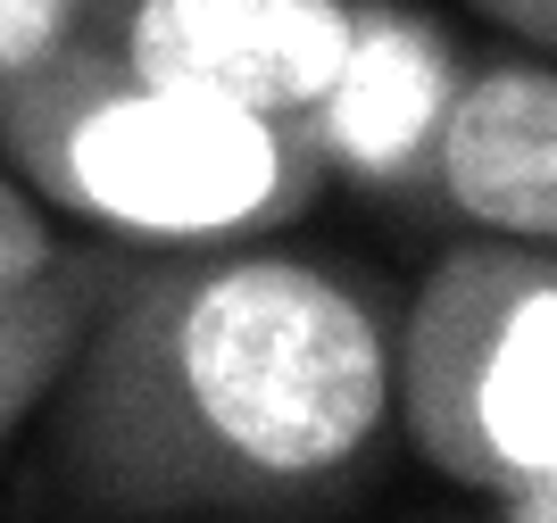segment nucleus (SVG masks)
<instances>
[{
  "mask_svg": "<svg viewBox=\"0 0 557 523\" xmlns=\"http://www.w3.org/2000/svg\"><path fill=\"white\" fill-rule=\"evenodd\" d=\"M399 299L258 241L125 250L59 365L50 490L84 515H317L392 433Z\"/></svg>",
  "mask_w": 557,
  "mask_h": 523,
  "instance_id": "obj_1",
  "label": "nucleus"
},
{
  "mask_svg": "<svg viewBox=\"0 0 557 523\" xmlns=\"http://www.w3.org/2000/svg\"><path fill=\"white\" fill-rule=\"evenodd\" d=\"M0 150L50 208L84 216L116 250L267 241L325 200L300 116L141 84L92 50L0 75Z\"/></svg>",
  "mask_w": 557,
  "mask_h": 523,
  "instance_id": "obj_2",
  "label": "nucleus"
},
{
  "mask_svg": "<svg viewBox=\"0 0 557 523\" xmlns=\"http://www.w3.org/2000/svg\"><path fill=\"white\" fill-rule=\"evenodd\" d=\"M392 415L417 457L499 515H557V266L549 241H449L392 316Z\"/></svg>",
  "mask_w": 557,
  "mask_h": 523,
  "instance_id": "obj_3",
  "label": "nucleus"
},
{
  "mask_svg": "<svg viewBox=\"0 0 557 523\" xmlns=\"http://www.w3.org/2000/svg\"><path fill=\"white\" fill-rule=\"evenodd\" d=\"M349 42V0H92L75 50L233 109H300Z\"/></svg>",
  "mask_w": 557,
  "mask_h": 523,
  "instance_id": "obj_4",
  "label": "nucleus"
},
{
  "mask_svg": "<svg viewBox=\"0 0 557 523\" xmlns=\"http://www.w3.org/2000/svg\"><path fill=\"white\" fill-rule=\"evenodd\" d=\"M458 75L466 42L442 17H424L408 0H349L342 59L292 116H300L325 183L342 175L374 200H408L433 175V141L458 100Z\"/></svg>",
  "mask_w": 557,
  "mask_h": 523,
  "instance_id": "obj_5",
  "label": "nucleus"
},
{
  "mask_svg": "<svg viewBox=\"0 0 557 523\" xmlns=\"http://www.w3.org/2000/svg\"><path fill=\"white\" fill-rule=\"evenodd\" d=\"M424 191L474 233L557 241V75L549 50L458 75Z\"/></svg>",
  "mask_w": 557,
  "mask_h": 523,
  "instance_id": "obj_6",
  "label": "nucleus"
},
{
  "mask_svg": "<svg viewBox=\"0 0 557 523\" xmlns=\"http://www.w3.org/2000/svg\"><path fill=\"white\" fill-rule=\"evenodd\" d=\"M116 266H125V250H116V241H92V250H59L42 274H25V283H0V440L50 399V383H59V365L75 358L92 308L109 299Z\"/></svg>",
  "mask_w": 557,
  "mask_h": 523,
  "instance_id": "obj_7",
  "label": "nucleus"
},
{
  "mask_svg": "<svg viewBox=\"0 0 557 523\" xmlns=\"http://www.w3.org/2000/svg\"><path fill=\"white\" fill-rule=\"evenodd\" d=\"M84 9L92 0H0V75H25L59 50H75Z\"/></svg>",
  "mask_w": 557,
  "mask_h": 523,
  "instance_id": "obj_8",
  "label": "nucleus"
},
{
  "mask_svg": "<svg viewBox=\"0 0 557 523\" xmlns=\"http://www.w3.org/2000/svg\"><path fill=\"white\" fill-rule=\"evenodd\" d=\"M50 258H59V241H50L42 208H34L17 183L0 175V283H25V274H42Z\"/></svg>",
  "mask_w": 557,
  "mask_h": 523,
  "instance_id": "obj_9",
  "label": "nucleus"
},
{
  "mask_svg": "<svg viewBox=\"0 0 557 523\" xmlns=\"http://www.w3.org/2000/svg\"><path fill=\"white\" fill-rule=\"evenodd\" d=\"M508 42H524V50H549L557 42V0H474Z\"/></svg>",
  "mask_w": 557,
  "mask_h": 523,
  "instance_id": "obj_10",
  "label": "nucleus"
}]
</instances>
